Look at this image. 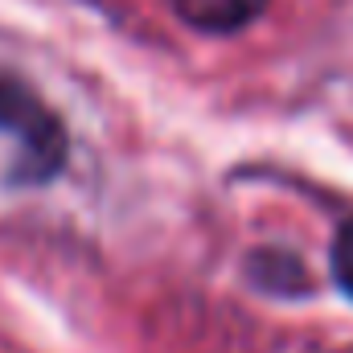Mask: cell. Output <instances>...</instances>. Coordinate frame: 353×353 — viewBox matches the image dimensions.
Listing matches in <instances>:
<instances>
[{
    "label": "cell",
    "instance_id": "6da1fadb",
    "mask_svg": "<svg viewBox=\"0 0 353 353\" xmlns=\"http://www.w3.org/2000/svg\"><path fill=\"white\" fill-rule=\"evenodd\" d=\"M0 132L17 144V181H50L66 161V132L58 115L8 74H0Z\"/></svg>",
    "mask_w": 353,
    "mask_h": 353
},
{
    "label": "cell",
    "instance_id": "7a4b0ae2",
    "mask_svg": "<svg viewBox=\"0 0 353 353\" xmlns=\"http://www.w3.org/2000/svg\"><path fill=\"white\" fill-rule=\"evenodd\" d=\"M169 4L185 25L201 33H239L267 8V0H169Z\"/></svg>",
    "mask_w": 353,
    "mask_h": 353
},
{
    "label": "cell",
    "instance_id": "3957f363",
    "mask_svg": "<svg viewBox=\"0 0 353 353\" xmlns=\"http://www.w3.org/2000/svg\"><path fill=\"white\" fill-rule=\"evenodd\" d=\"M333 275H337L341 292L353 296V218L337 230V239H333Z\"/></svg>",
    "mask_w": 353,
    "mask_h": 353
}]
</instances>
